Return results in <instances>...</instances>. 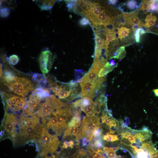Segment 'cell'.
Listing matches in <instances>:
<instances>
[{"label":"cell","mask_w":158,"mask_h":158,"mask_svg":"<svg viewBox=\"0 0 158 158\" xmlns=\"http://www.w3.org/2000/svg\"><path fill=\"white\" fill-rule=\"evenodd\" d=\"M56 0H36V4L41 9V11H48L50 10L53 7Z\"/></svg>","instance_id":"15"},{"label":"cell","mask_w":158,"mask_h":158,"mask_svg":"<svg viewBox=\"0 0 158 158\" xmlns=\"http://www.w3.org/2000/svg\"><path fill=\"white\" fill-rule=\"evenodd\" d=\"M141 27L140 25H133L132 26V28L133 30L134 31H136L138 28H141Z\"/></svg>","instance_id":"38"},{"label":"cell","mask_w":158,"mask_h":158,"mask_svg":"<svg viewBox=\"0 0 158 158\" xmlns=\"http://www.w3.org/2000/svg\"><path fill=\"white\" fill-rule=\"evenodd\" d=\"M81 116L74 115L69 122L68 127L80 126H81Z\"/></svg>","instance_id":"20"},{"label":"cell","mask_w":158,"mask_h":158,"mask_svg":"<svg viewBox=\"0 0 158 158\" xmlns=\"http://www.w3.org/2000/svg\"><path fill=\"white\" fill-rule=\"evenodd\" d=\"M10 10L8 7H4L1 8L0 9V15L2 18H7L10 15Z\"/></svg>","instance_id":"28"},{"label":"cell","mask_w":158,"mask_h":158,"mask_svg":"<svg viewBox=\"0 0 158 158\" xmlns=\"http://www.w3.org/2000/svg\"><path fill=\"white\" fill-rule=\"evenodd\" d=\"M130 30L129 29L125 27L122 26L119 28L118 32V38L120 40L127 37L130 32Z\"/></svg>","instance_id":"22"},{"label":"cell","mask_w":158,"mask_h":158,"mask_svg":"<svg viewBox=\"0 0 158 158\" xmlns=\"http://www.w3.org/2000/svg\"><path fill=\"white\" fill-rule=\"evenodd\" d=\"M104 25V28L108 31H113L115 28V24L113 22L105 24Z\"/></svg>","instance_id":"34"},{"label":"cell","mask_w":158,"mask_h":158,"mask_svg":"<svg viewBox=\"0 0 158 158\" xmlns=\"http://www.w3.org/2000/svg\"><path fill=\"white\" fill-rule=\"evenodd\" d=\"M120 149L119 147H104L103 148V150L108 158H116L117 156L116 152Z\"/></svg>","instance_id":"19"},{"label":"cell","mask_w":158,"mask_h":158,"mask_svg":"<svg viewBox=\"0 0 158 158\" xmlns=\"http://www.w3.org/2000/svg\"><path fill=\"white\" fill-rule=\"evenodd\" d=\"M45 158H55L53 155H52L51 157L45 156Z\"/></svg>","instance_id":"43"},{"label":"cell","mask_w":158,"mask_h":158,"mask_svg":"<svg viewBox=\"0 0 158 158\" xmlns=\"http://www.w3.org/2000/svg\"><path fill=\"white\" fill-rule=\"evenodd\" d=\"M102 128L100 127L95 130L93 133V138H98L102 137Z\"/></svg>","instance_id":"32"},{"label":"cell","mask_w":158,"mask_h":158,"mask_svg":"<svg viewBox=\"0 0 158 158\" xmlns=\"http://www.w3.org/2000/svg\"><path fill=\"white\" fill-rule=\"evenodd\" d=\"M93 3L94 6L92 8L90 14L86 17L87 18L90 16H97L102 12L106 11L105 8L100 6L98 2L95 1Z\"/></svg>","instance_id":"16"},{"label":"cell","mask_w":158,"mask_h":158,"mask_svg":"<svg viewBox=\"0 0 158 158\" xmlns=\"http://www.w3.org/2000/svg\"><path fill=\"white\" fill-rule=\"evenodd\" d=\"M79 23L81 26H85L90 24L89 20L86 18L82 17L79 21Z\"/></svg>","instance_id":"33"},{"label":"cell","mask_w":158,"mask_h":158,"mask_svg":"<svg viewBox=\"0 0 158 158\" xmlns=\"http://www.w3.org/2000/svg\"><path fill=\"white\" fill-rule=\"evenodd\" d=\"M126 6L127 8L130 10H133L138 8L137 2L135 0H129L126 3Z\"/></svg>","instance_id":"27"},{"label":"cell","mask_w":158,"mask_h":158,"mask_svg":"<svg viewBox=\"0 0 158 158\" xmlns=\"http://www.w3.org/2000/svg\"><path fill=\"white\" fill-rule=\"evenodd\" d=\"M157 20V17L152 13L147 15L145 19V23L144 26L146 28H150L155 25Z\"/></svg>","instance_id":"18"},{"label":"cell","mask_w":158,"mask_h":158,"mask_svg":"<svg viewBox=\"0 0 158 158\" xmlns=\"http://www.w3.org/2000/svg\"><path fill=\"white\" fill-rule=\"evenodd\" d=\"M55 57L49 50H45L41 53L39 61L41 70L43 74L48 73L53 65Z\"/></svg>","instance_id":"8"},{"label":"cell","mask_w":158,"mask_h":158,"mask_svg":"<svg viewBox=\"0 0 158 158\" xmlns=\"http://www.w3.org/2000/svg\"><path fill=\"white\" fill-rule=\"evenodd\" d=\"M3 123L4 128L9 137L15 144L21 127L20 121L13 113L5 111Z\"/></svg>","instance_id":"4"},{"label":"cell","mask_w":158,"mask_h":158,"mask_svg":"<svg viewBox=\"0 0 158 158\" xmlns=\"http://www.w3.org/2000/svg\"><path fill=\"white\" fill-rule=\"evenodd\" d=\"M140 35L139 28L136 31L134 35L135 40L137 43H139L140 42Z\"/></svg>","instance_id":"36"},{"label":"cell","mask_w":158,"mask_h":158,"mask_svg":"<svg viewBox=\"0 0 158 158\" xmlns=\"http://www.w3.org/2000/svg\"><path fill=\"white\" fill-rule=\"evenodd\" d=\"M153 91L155 95L158 97V89H154L153 90Z\"/></svg>","instance_id":"41"},{"label":"cell","mask_w":158,"mask_h":158,"mask_svg":"<svg viewBox=\"0 0 158 158\" xmlns=\"http://www.w3.org/2000/svg\"><path fill=\"white\" fill-rule=\"evenodd\" d=\"M150 0H144L140 8V10L146 11L150 12Z\"/></svg>","instance_id":"29"},{"label":"cell","mask_w":158,"mask_h":158,"mask_svg":"<svg viewBox=\"0 0 158 158\" xmlns=\"http://www.w3.org/2000/svg\"><path fill=\"white\" fill-rule=\"evenodd\" d=\"M102 137L103 140L107 142H113L119 140L117 135L110 134L109 132L104 135Z\"/></svg>","instance_id":"23"},{"label":"cell","mask_w":158,"mask_h":158,"mask_svg":"<svg viewBox=\"0 0 158 158\" xmlns=\"http://www.w3.org/2000/svg\"><path fill=\"white\" fill-rule=\"evenodd\" d=\"M32 80L37 84V87H44L47 84V79L45 75L37 73L32 76Z\"/></svg>","instance_id":"14"},{"label":"cell","mask_w":158,"mask_h":158,"mask_svg":"<svg viewBox=\"0 0 158 158\" xmlns=\"http://www.w3.org/2000/svg\"><path fill=\"white\" fill-rule=\"evenodd\" d=\"M111 71V70L103 67L99 71L98 76L99 78L104 77L108 73Z\"/></svg>","instance_id":"30"},{"label":"cell","mask_w":158,"mask_h":158,"mask_svg":"<svg viewBox=\"0 0 158 158\" xmlns=\"http://www.w3.org/2000/svg\"><path fill=\"white\" fill-rule=\"evenodd\" d=\"M155 27L157 28H158V24L156 25V26H155Z\"/></svg>","instance_id":"44"},{"label":"cell","mask_w":158,"mask_h":158,"mask_svg":"<svg viewBox=\"0 0 158 158\" xmlns=\"http://www.w3.org/2000/svg\"><path fill=\"white\" fill-rule=\"evenodd\" d=\"M2 97L6 111L12 112L19 111L23 109L27 102L26 97H22L6 92H3Z\"/></svg>","instance_id":"6"},{"label":"cell","mask_w":158,"mask_h":158,"mask_svg":"<svg viewBox=\"0 0 158 158\" xmlns=\"http://www.w3.org/2000/svg\"><path fill=\"white\" fill-rule=\"evenodd\" d=\"M66 6L70 11L75 12L78 5V0H66Z\"/></svg>","instance_id":"21"},{"label":"cell","mask_w":158,"mask_h":158,"mask_svg":"<svg viewBox=\"0 0 158 158\" xmlns=\"http://www.w3.org/2000/svg\"><path fill=\"white\" fill-rule=\"evenodd\" d=\"M16 76L12 70L6 68L1 78V82L5 85H7L13 81Z\"/></svg>","instance_id":"12"},{"label":"cell","mask_w":158,"mask_h":158,"mask_svg":"<svg viewBox=\"0 0 158 158\" xmlns=\"http://www.w3.org/2000/svg\"><path fill=\"white\" fill-rule=\"evenodd\" d=\"M109 64L112 66H114L118 64V63H116L114 61V60L112 59L109 62Z\"/></svg>","instance_id":"40"},{"label":"cell","mask_w":158,"mask_h":158,"mask_svg":"<svg viewBox=\"0 0 158 158\" xmlns=\"http://www.w3.org/2000/svg\"><path fill=\"white\" fill-rule=\"evenodd\" d=\"M31 94L36 95L43 100L50 96V90L44 87H37L32 91Z\"/></svg>","instance_id":"13"},{"label":"cell","mask_w":158,"mask_h":158,"mask_svg":"<svg viewBox=\"0 0 158 158\" xmlns=\"http://www.w3.org/2000/svg\"><path fill=\"white\" fill-rule=\"evenodd\" d=\"M64 103L53 95L46 98L41 104L36 114L43 118L50 115L56 110L63 108Z\"/></svg>","instance_id":"5"},{"label":"cell","mask_w":158,"mask_h":158,"mask_svg":"<svg viewBox=\"0 0 158 158\" xmlns=\"http://www.w3.org/2000/svg\"><path fill=\"white\" fill-rule=\"evenodd\" d=\"M81 97L87 96L94 98L96 95V83L91 82L83 77L80 79Z\"/></svg>","instance_id":"9"},{"label":"cell","mask_w":158,"mask_h":158,"mask_svg":"<svg viewBox=\"0 0 158 158\" xmlns=\"http://www.w3.org/2000/svg\"><path fill=\"white\" fill-rule=\"evenodd\" d=\"M9 89L18 96L25 97L34 89L35 85L25 77L16 76L14 80L6 85Z\"/></svg>","instance_id":"3"},{"label":"cell","mask_w":158,"mask_h":158,"mask_svg":"<svg viewBox=\"0 0 158 158\" xmlns=\"http://www.w3.org/2000/svg\"><path fill=\"white\" fill-rule=\"evenodd\" d=\"M20 58L16 54L10 56L9 58L7 60V61L10 65H15L19 61Z\"/></svg>","instance_id":"25"},{"label":"cell","mask_w":158,"mask_h":158,"mask_svg":"<svg viewBox=\"0 0 158 158\" xmlns=\"http://www.w3.org/2000/svg\"><path fill=\"white\" fill-rule=\"evenodd\" d=\"M109 3L112 5H115L118 2V0H109Z\"/></svg>","instance_id":"39"},{"label":"cell","mask_w":158,"mask_h":158,"mask_svg":"<svg viewBox=\"0 0 158 158\" xmlns=\"http://www.w3.org/2000/svg\"><path fill=\"white\" fill-rule=\"evenodd\" d=\"M126 138H127L132 144L135 142L136 139L134 136L131 133Z\"/></svg>","instance_id":"37"},{"label":"cell","mask_w":158,"mask_h":158,"mask_svg":"<svg viewBox=\"0 0 158 158\" xmlns=\"http://www.w3.org/2000/svg\"><path fill=\"white\" fill-rule=\"evenodd\" d=\"M138 11H136L131 13H122V16L126 22V24L129 26L138 25L141 27L144 24L141 22L138 16Z\"/></svg>","instance_id":"10"},{"label":"cell","mask_w":158,"mask_h":158,"mask_svg":"<svg viewBox=\"0 0 158 158\" xmlns=\"http://www.w3.org/2000/svg\"><path fill=\"white\" fill-rule=\"evenodd\" d=\"M35 144L37 150L39 151V155L43 157L48 153L55 152L60 144V141L57 136L50 134L45 127Z\"/></svg>","instance_id":"1"},{"label":"cell","mask_w":158,"mask_h":158,"mask_svg":"<svg viewBox=\"0 0 158 158\" xmlns=\"http://www.w3.org/2000/svg\"><path fill=\"white\" fill-rule=\"evenodd\" d=\"M44 100L40 99L36 95L31 94L21 113L27 116H31L36 114Z\"/></svg>","instance_id":"7"},{"label":"cell","mask_w":158,"mask_h":158,"mask_svg":"<svg viewBox=\"0 0 158 158\" xmlns=\"http://www.w3.org/2000/svg\"><path fill=\"white\" fill-rule=\"evenodd\" d=\"M75 140H65L61 145V147L63 149H67L68 148H70L72 149L74 147L75 145L78 146V145H75V144L79 145L80 143L75 144L74 141Z\"/></svg>","instance_id":"24"},{"label":"cell","mask_w":158,"mask_h":158,"mask_svg":"<svg viewBox=\"0 0 158 158\" xmlns=\"http://www.w3.org/2000/svg\"><path fill=\"white\" fill-rule=\"evenodd\" d=\"M98 149L96 150L94 153L91 154H89L90 158H104L103 155L104 152H99L98 151Z\"/></svg>","instance_id":"31"},{"label":"cell","mask_w":158,"mask_h":158,"mask_svg":"<svg viewBox=\"0 0 158 158\" xmlns=\"http://www.w3.org/2000/svg\"><path fill=\"white\" fill-rule=\"evenodd\" d=\"M99 71L92 67L89 72L83 77L91 82L96 83L99 78L98 76Z\"/></svg>","instance_id":"17"},{"label":"cell","mask_w":158,"mask_h":158,"mask_svg":"<svg viewBox=\"0 0 158 158\" xmlns=\"http://www.w3.org/2000/svg\"><path fill=\"white\" fill-rule=\"evenodd\" d=\"M70 137H74L79 140L82 139L81 126L68 127L64 133L63 139L64 140Z\"/></svg>","instance_id":"11"},{"label":"cell","mask_w":158,"mask_h":158,"mask_svg":"<svg viewBox=\"0 0 158 158\" xmlns=\"http://www.w3.org/2000/svg\"><path fill=\"white\" fill-rule=\"evenodd\" d=\"M121 143L130 146L132 143L127 138L122 137L121 139Z\"/></svg>","instance_id":"35"},{"label":"cell","mask_w":158,"mask_h":158,"mask_svg":"<svg viewBox=\"0 0 158 158\" xmlns=\"http://www.w3.org/2000/svg\"><path fill=\"white\" fill-rule=\"evenodd\" d=\"M100 121L99 114L83 116L81 122L82 139L90 142L93 139L94 131L100 127Z\"/></svg>","instance_id":"2"},{"label":"cell","mask_w":158,"mask_h":158,"mask_svg":"<svg viewBox=\"0 0 158 158\" xmlns=\"http://www.w3.org/2000/svg\"><path fill=\"white\" fill-rule=\"evenodd\" d=\"M2 63H0V77L1 78L2 74H3V72H2Z\"/></svg>","instance_id":"42"},{"label":"cell","mask_w":158,"mask_h":158,"mask_svg":"<svg viewBox=\"0 0 158 158\" xmlns=\"http://www.w3.org/2000/svg\"><path fill=\"white\" fill-rule=\"evenodd\" d=\"M124 46H122L117 49L113 53L112 55L110 57V59H119V57L122 52L125 50Z\"/></svg>","instance_id":"26"}]
</instances>
